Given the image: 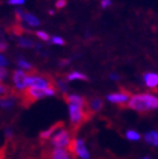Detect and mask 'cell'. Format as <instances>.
Returning a JSON list of instances; mask_svg holds the SVG:
<instances>
[{
  "instance_id": "cell-1",
  "label": "cell",
  "mask_w": 158,
  "mask_h": 159,
  "mask_svg": "<svg viewBox=\"0 0 158 159\" xmlns=\"http://www.w3.org/2000/svg\"><path fill=\"white\" fill-rule=\"evenodd\" d=\"M125 107L136 111L140 114L148 113L150 111L158 108V97L151 94L132 95Z\"/></svg>"
},
{
  "instance_id": "cell-2",
  "label": "cell",
  "mask_w": 158,
  "mask_h": 159,
  "mask_svg": "<svg viewBox=\"0 0 158 159\" xmlns=\"http://www.w3.org/2000/svg\"><path fill=\"white\" fill-rule=\"evenodd\" d=\"M68 106H69L71 132L73 134H76L79 131V129L94 116V113L88 108V103L86 106H81V105L77 104H68Z\"/></svg>"
},
{
  "instance_id": "cell-3",
  "label": "cell",
  "mask_w": 158,
  "mask_h": 159,
  "mask_svg": "<svg viewBox=\"0 0 158 159\" xmlns=\"http://www.w3.org/2000/svg\"><path fill=\"white\" fill-rule=\"evenodd\" d=\"M57 89L51 88H39L34 86H28L27 88H25L23 92L19 93V99L21 104L25 108H28L30 105H33L35 102H37L41 98L45 96H53L57 94Z\"/></svg>"
},
{
  "instance_id": "cell-4",
  "label": "cell",
  "mask_w": 158,
  "mask_h": 159,
  "mask_svg": "<svg viewBox=\"0 0 158 159\" xmlns=\"http://www.w3.org/2000/svg\"><path fill=\"white\" fill-rule=\"evenodd\" d=\"M75 138V134L67 129H61L58 132H55L50 139V144L55 148H63L67 149L71 140Z\"/></svg>"
},
{
  "instance_id": "cell-5",
  "label": "cell",
  "mask_w": 158,
  "mask_h": 159,
  "mask_svg": "<svg viewBox=\"0 0 158 159\" xmlns=\"http://www.w3.org/2000/svg\"><path fill=\"white\" fill-rule=\"evenodd\" d=\"M42 159H76L72 153L63 148H44L41 155Z\"/></svg>"
},
{
  "instance_id": "cell-6",
  "label": "cell",
  "mask_w": 158,
  "mask_h": 159,
  "mask_svg": "<svg viewBox=\"0 0 158 159\" xmlns=\"http://www.w3.org/2000/svg\"><path fill=\"white\" fill-rule=\"evenodd\" d=\"M131 93L127 89H121L118 93H114V94H109L107 96V99H109L111 103H114V104H118V106L125 107L128 104L129 99L131 98Z\"/></svg>"
},
{
  "instance_id": "cell-7",
  "label": "cell",
  "mask_w": 158,
  "mask_h": 159,
  "mask_svg": "<svg viewBox=\"0 0 158 159\" xmlns=\"http://www.w3.org/2000/svg\"><path fill=\"white\" fill-rule=\"evenodd\" d=\"M12 81L15 85V89L18 93L27 88V72L24 70H15L12 74Z\"/></svg>"
},
{
  "instance_id": "cell-8",
  "label": "cell",
  "mask_w": 158,
  "mask_h": 159,
  "mask_svg": "<svg viewBox=\"0 0 158 159\" xmlns=\"http://www.w3.org/2000/svg\"><path fill=\"white\" fill-rule=\"evenodd\" d=\"M63 125H64L63 122H57V123H54V124L50 126L48 130L41 132V134H40V139H41V140H43V141L50 140L52 135L54 134L55 132H58L59 130H61V129L63 128Z\"/></svg>"
},
{
  "instance_id": "cell-9",
  "label": "cell",
  "mask_w": 158,
  "mask_h": 159,
  "mask_svg": "<svg viewBox=\"0 0 158 159\" xmlns=\"http://www.w3.org/2000/svg\"><path fill=\"white\" fill-rule=\"evenodd\" d=\"M9 97H19V93L15 88H12L9 86L0 83V101Z\"/></svg>"
},
{
  "instance_id": "cell-10",
  "label": "cell",
  "mask_w": 158,
  "mask_h": 159,
  "mask_svg": "<svg viewBox=\"0 0 158 159\" xmlns=\"http://www.w3.org/2000/svg\"><path fill=\"white\" fill-rule=\"evenodd\" d=\"M76 156L81 159H89V152L85 146V142L81 139L76 140Z\"/></svg>"
},
{
  "instance_id": "cell-11",
  "label": "cell",
  "mask_w": 158,
  "mask_h": 159,
  "mask_svg": "<svg viewBox=\"0 0 158 159\" xmlns=\"http://www.w3.org/2000/svg\"><path fill=\"white\" fill-rule=\"evenodd\" d=\"M143 79H145V84L148 88L156 89L158 87V74H154V72L145 74Z\"/></svg>"
},
{
  "instance_id": "cell-12",
  "label": "cell",
  "mask_w": 158,
  "mask_h": 159,
  "mask_svg": "<svg viewBox=\"0 0 158 159\" xmlns=\"http://www.w3.org/2000/svg\"><path fill=\"white\" fill-rule=\"evenodd\" d=\"M63 99L66 101L67 104H77L81 105V106H86L87 105V101H86L85 98L78 95H67V94H63Z\"/></svg>"
},
{
  "instance_id": "cell-13",
  "label": "cell",
  "mask_w": 158,
  "mask_h": 159,
  "mask_svg": "<svg viewBox=\"0 0 158 159\" xmlns=\"http://www.w3.org/2000/svg\"><path fill=\"white\" fill-rule=\"evenodd\" d=\"M87 103H88V108L94 114L97 113L98 111H100L103 107V101L100 98H93L91 101H87Z\"/></svg>"
},
{
  "instance_id": "cell-14",
  "label": "cell",
  "mask_w": 158,
  "mask_h": 159,
  "mask_svg": "<svg viewBox=\"0 0 158 159\" xmlns=\"http://www.w3.org/2000/svg\"><path fill=\"white\" fill-rule=\"evenodd\" d=\"M24 20L26 21L30 26H34V27L40 24L37 17H35V16L32 15V14H28V12H25L24 14Z\"/></svg>"
},
{
  "instance_id": "cell-15",
  "label": "cell",
  "mask_w": 158,
  "mask_h": 159,
  "mask_svg": "<svg viewBox=\"0 0 158 159\" xmlns=\"http://www.w3.org/2000/svg\"><path fill=\"white\" fill-rule=\"evenodd\" d=\"M145 140L150 144L154 146H158V133L157 132H149L148 134H146Z\"/></svg>"
},
{
  "instance_id": "cell-16",
  "label": "cell",
  "mask_w": 158,
  "mask_h": 159,
  "mask_svg": "<svg viewBox=\"0 0 158 159\" xmlns=\"http://www.w3.org/2000/svg\"><path fill=\"white\" fill-rule=\"evenodd\" d=\"M67 79L68 80H76V79H79V80H87V76L81 72H77V71H73L72 74H70L67 76Z\"/></svg>"
},
{
  "instance_id": "cell-17",
  "label": "cell",
  "mask_w": 158,
  "mask_h": 159,
  "mask_svg": "<svg viewBox=\"0 0 158 159\" xmlns=\"http://www.w3.org/2000/svg\"><path fill=\"white\" fill-rule=\"evenodd\" d=\"M127 138L131 141H137L140 139V134L136 131H128L127 132Z\"/></svg>"
},
{
  "instance_id": "cell-18",
  "label": "cell",
  "mask_w": 158,
  "mask_h": 159,
  "mask_svg": "<svg viewBox=\"0 0 158 159\" xmlns=\"http://www.w3.org/2000/svg\"><path fill=\"white\" fill-rule=\"evenodd\" d=\"M35 34H36V36L39 37V39H41V40H43V41H49L50 40V36L46 33H44V32L37 31Z\"/></svg>"
},
{
  "instance_id": "cell-19",
  "label": "cell",
  "mask_w": 158,
  "mask_h": 159,
  "mask_svg": "<svg viewBox=\"0 0 158 159\" xmlns=\"http://www.w3.org/2000/svg\"><path fill=\"white\" fill-rule=\"evenodd\" d=\"M66 6H67V0H57V2H55V7L58 9H62Z\"/></svg>"
},
{
  "instance_id": "cell-20",
  "label": "cell",
  "mask_w": 158,
  "mask_h": 159,
  "mask_svg": "<svg viewBox=\"0 0 158 159\" xmlns=\"http://www.w3.org/2000/svg\"><path fill=\"white\" fill-rule=\"evenodd\" d=\"M19 45L25 46V48H32L34 44H33V42H30V41H28V40H21V42H19Z\"/></svg>"
},
{
  "instance_id": "cell-21",
  "label": "cell",
  "mask_w": 158,
  "mask_h": 159,
  "mask_svg": "<svg viewBox=\"0 0 158 159\" xmlns=\"http://www.w3.org/2000/svg\"><path fill=\"white\" fill-rule=\"evenodd\" d=\"M52 42L54 43V44H58V45H63V44H64V41L62 40V39H60V37H58V36L52 37Z\"/></svg>"
},
{
  "instance_id": "cell-22",
  "label": "cell",
  "mask_w": 158,
  "mask_h": 159,
  "mask_svg": "<svg viewBox=\"0 0 158 159\" xmlns=\"http://www.w3.org/2000/svg\"><path fill=\"white\" fill-rule=\"evenodd\" d=\"M112 3V0H100V6L103 8H107L109 6H111Z\"/></svg>"
},
{
  "instance_id": "cell-23",
  "label": "cell",
  "mask_w": 158,
  "mask_h": 159,
  "mask_svg": "<svg viewBox=\"0 0 158 159\" xmlns=\"http://www.w3.org/2000/svg\"><path fill=\"white\" fill-rule=\"evenodd\" d=\"M7 76V71L3 69V68H0V83L5 79V77Z\"/></svg>"
},
{
  "instance_id": "cell-24",
  "label": "cell",
  "mask_w": 158,
  "mask_h": 159,
  "mask_svg": "<svg viewBox=\"0 0 158 159\" xmlns=\"http://www.w3.org/2000/svg\"><path fill=\"white\" fill-rule=\"evenodd\" d=\"M7 64V60L5 57H2V55L0 54V68H3Z\"/></svg>"
},
{
  "instance_id": "cell-25",
  "label": "cell",
  "mask_w": 158,
  "mask_h": 159,
  "mask_svg": "<svg viewBox=\"0 0 158 159\" xmlns=\"http://www.w3.org/2000/svg\"><path fill=\"white\" fill-rule=\"evenodd\" d=\"M25 2V0H9L10 5H23Z\"/></svg>"
},
{
  "instance_id": "cell-26",
  "label": "cell",
  "mask_w": 158,
  "mask_h": 159,
  "mask_svg": "<svg viewBox=\"0 0 158 159\" xmlns=\"http://www.w3.org/2000/svg\"><path fill=\"white\" fill-rule=\"evenodd\" d=\"M6 49H7V45L3 42H1V41H0V52H3Z\"/></svg>"
},
{
  "instance_id": "cell-27",
  "label": "cell",
  "mask_w": 158,
  "mask_h": 159,
  "mask_svg": "<svg viewBox=\"0 0 158 159\" xmlns=\"http://www.w3.org/2000/svg\"><path fill=\"white\" fill-rule=\"evenodd\" d=\"M49 14H50V15H53V14H54V11H52V10H50Z\"/></svg>"
},
{
  "instance_id": "cell-28",
  "label": "cell",
  "mask_w": 158,
  "mask_h": 159,
  "mask_svg": "<svg viewBox=\"0 0 158 159\" xmlns=\"http://www.w3.org/2000/svg\"><path fill=\"white\" fill-rule=\"evenodd\" d=\"M143 159H148V158H143Z\"/></svg>"
}]
</instances>
